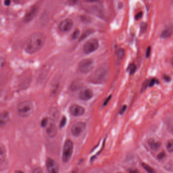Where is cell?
Here are the masks:
<instances>
[{"mask_svg": "<svg viewBox=\"0 0 173 173\" xmlns=\"http://www.w3.org/2000/svg\"><path fill=\"white\" fill-rule=\"evenodd\" d=\"M46 36L42 32L33 33L28 38L24 44V49L28 54H34L44 46Z\"/></svg>", "mask_w": 173, "mask_h": 173, "instance_id": "obj_1", "label": "cell"}, {"mask_svg": "<svg viewBox=\"0 0 173 173\" xmlns=\"http://www.w3.org/2000/svg\"><path fill=\"white\" fill-rule=\"evenodd\" d=\"M109 76V70L106 67H101L88 78V81L94 84H102L106 82Z\"/></svg>", "mask_w": 173, "mask_h": 173, "instance_id": "obj_2", "label": "cell"}, {"mask_svg": "<svg viewBox=\"0 0 173 173\" xmlns=\"http://www.w3.org/2000/svg\"><path fill=\"white\" fill-rule=\"evenodd\" d=\"M33 103L31 101H24L18 104L17 111L19 116L25 118L32 115L33 111Z\"/></svg>", "mask_w": 173, "mask_h": 173, "instance_id": "obj_3", "label": "cell"}, {"mask_svg": "<svg viewBox=\"0 0 173 173\" xmlns=\"http://www.w3.org/2000/svg\"><path fill=\"white\" fill-rule=\"evenodd\" d=\"M74 149V144L71 140H66L64 144L63 148V156L62 159L65 163L68 162L71 159Z\"/></svg>", "mask_w": 173, "mask_h": 173, "instance_id": "obj_4", "label": "cell"}, {"mask_svg": "<svg viewBox=\"0 0 173 173\" xmlns=\"http://www.w3.org/2000/svg\"><path fill=\"white\" fill-rule=\"evenodd\" d=\"M94 67V63L93 60L86 58L82 60L80 62L78 65V69L80 73L86 74L92 71Z\"/></svg>", "mask_w": 173, "mask_h": 173, "instance_id": "obj_5", "label": "cell"}, {"mask_svg": "<svg viewBox=\"0 0 173 173\" xmlns=\"http://www.w3.org/2000/svg\"><path fill=\"white\" fill-rule=\"evenodd\" d=\"M98 48V41L97 39H92L88 41L84 45V52L85 54H89L96 51Z\"/></svg>", "mask_w": 173, "mask_h": 173, "instance_id": "obj_6", "label": "cell"}, {"mask_svg": "<svg viewBox=\"0 0 173 173\" xmlns=\"http://www.w3.org/2000/svg\"><path fill=\"white\" fill-rule=\"evenodd\" d=\"M86 128V124L83 122H79L75 123L71 127V132L73 136L78 137L80 136Z\"/></svg>", "mask_w": 173, "mask_h": 173, "instance_id": "obj_7", "label": "cell"}, {"mask_svg": "<svg viewBox=\"0 0 173 173\" xmlns=\"http://www.w3.org/2000/svg\"><path fill=\"white\" fill-rule=\"evenodd\" d=\"M46 167L48 173H59L58 163L51 158H48L46 162Z\"/></svg>", "mask_w": 173, "mask_h": 173, "instance_id": "obj_8", "label": "cell"}, {"mask_svg": "<svg viewBox=\"0 0 173 173\" xmlns=\"http://www.w3.org/2000/svg\"><path fill=\"white\" fill-rule=\"evenodd\" d=\"M46 128L47 135L50 138H53L57 134V128L53 119H50Z\"/></svg>", "mask_w": 173, "mask_h": 173, "instance_id": "obj_9", "label": "cell"}, {"mask_svg": "<svg viewBox=\"0 0 173 173\" xmlns=\"http://www.w3.org/2000/svg\"><path fill=\"white\" fill-rule=\"evenodd\" d=\"M69 111L73 116H79L83 115L85 112V110L82 106L78 104H73L70 107Z\"/></svg>", "mask_w": 173, "mask_h": 173, "instance_id": "obj_10", "label": "cell"}, {"mask_svg": "<svg viewBox=\"0 0 173 173\" xmlns=\"http://www.w3.org/2000/svg\"><path fill=\"white\" fill-rule=\"evenodd\" d=\"M94 93L92 90L89 88H86L81 90L79 93V98L84 101H87L92 98Z\"/></svg>", "mask_w": 173, "mask_h": 173, "instance_id": "obj_11", "label": "cell"}, {"mask_svg": "<svg viewBox=\"0 0 173 173\" xmlns=\"http://www.w3.org/2000/svg\"><path fill=\"white\" fill-rule=\"evenodd\" d=\"M73 27V21L71 19H67L60 24L59 29L63 32H68L71 31Z\"/></svg>", "mask_w": 173, "mask_h": 173, "instance_id": "obj_12", "label": "cell"}, {"mask_svg": "<svg viewBox=\"0 0 173 173\" xmlns=\"http://www.w3.org/2000/svg\"><path fill=\"white\" fill-rule=\"evenodd\" d=\"M10 119L8 112L4 111L0 114V127H4L8 124Z\"/></svg>", "mask_w": 173, "mask_h": 173, "instance_id": "obj_13", "label": "cell"}, {"mask_svg": "<svg viewBox=\"0 0 173 173\" xmlns=\"http://www.w3.org/2000/svg\"><path fill=\"white\" fill-rule=\"evenodd\" d=\"M148 146L152 150H157L161 146V142L154 139H150L148 141Z\"/></svg>", "mask_w": 173, "mask_h": 173, "instance_id": "obj_14", "label": "cell"}, {"mask_svg": "<svg viewBox=\"0 0 173 173\" xmlns=\"http://www.w3.org/2000/svg\"><path fill=\"white\" fill-rule=\"evenodd\" d=\"M37 11V9L36 7H33L31 9V10L27 13L25 16V21L26 22H29L31 21L34 17L36 14Z\"/></svg>", "mask_w": 173, "mask_h": 173, "instance_id": "obj_15", "label": "cell"}, {"mask_svg": "<svg viewBox=\"0 0 173 173\" xmlns=\"http://www.w3.org/2000/svg\"><path fill=\"white\" fill-rule=\"evenodd\" d=\"M6 158V149L3 144H0V166L5 162Z\"/></svg>", "mask_w": 173, "mask_h": 173, "instance_id": "obj_16", "label": "cell"}, {"mask_svg": "<svg viewBox=\"0 0 173 173\" xmlns=\"http://www.w3.org/2000/svg\"><path fill=\"white\" fill-rule=\"evenodd\" d=\"M82 83L79 80H76L75 82H72L71 84V88L72 91H76L79 90L81 88Z\"/></svg>", "mask_w": 173, "mask_h": 173, "instance_id": "obj_17", "label": "cell"}, {"mask_svg": "<svg viewBox=\"0 0 173 173\" xmlns=\"http://www.w3.org/2000/svg\"><path fill=\"white\" fill-rule=\"evenodd\" d=\"M172 31L170 28L165 29L162 31L161 33V37L162 39H168L169 37H170L172 35Z\"/></svg>", "mask_w": 173, "mask_h": 173, "instance_id": "obj_18", "label": "cell"}, {"mask_svg": "<svg viewBox=\"0 0 173 173\" xmlns=\"http://www.w3.org/2000/svg\"><path fill=\"white\" fill-rule=\"evenodd\" d=\"M116 56L119 59H123L125 55V50L123 49L119 48L116 52Z\"/></svg>", "mask_w": 173, "mask_h": 173, "instance_id": "obj_19", "label": "cell"}, {"mask_svg": "<svg viewBox=\"0 0 173 173\" xmlns=\"http://www.w3.org/2000/svg\"><path fill=\"white\" fill-rule=\"evenodd\" d=\"M142 166L148 173H156L155 170L146 163H142Z\"/></svg>", "mask_w": 173, "mask_h": 173, "instance_id": "obj_20", "label": "cell"}, {"mask_svg": "<svg viewBox=\"0 0 173 173\" xmlns=\"http://www.w3.org/2000/svg\"><path fill=\"white\" fill-rule=\"evenodd\" d=\"M166 148L168 152H173V139H170L168 140L167 142Z\"/></svg>", "mask_w": 173, "mask_h": 173, "instance_id": "obj_21", "label": "cell"}, {"mask_svg": "<svg viewBox=\"0 0 173 173\" xmlns=\"http://www.w3.org/2000/svg\"><path fill=\"white\" fill-rule=\"evenodd\" d=\"M136 66L134 63H131L129 65L127 71H129L130 75L134 74L136 71Z\"/></svg>", "mask_w": 173, "mask_h": 173, "instance_id": "obj_22", "label": "cell"}, {"mask_svg": "<svg viewBox=\"0 0 173 173\" xmlns=\"http://www.w3.org/2000/svg\"><path fill=\"white\" fill-rule=\"evenodd\" d=\"M92 32H93V31L92 30H87V31H85L84 32L83 34L82 35V36L80 37V41L83 40L84 39H85L86 37L89 36V35H91Z\"/></svg>", "mask_w": 173, "mask_h": 173, "instance_id": "obj_23", "label": "cell"}, {"mask_svg": "<svg viewBox=\"0 0 173 173\" xmlns=\"http://www.w3.org/2000/svg\"><path fill=\"white\" fill-rule=\"evenodd\" d=\"M50 120V118H44L41 121V125L43 128H46V126H47L48 123Z\"/></svg>", "mask_w": 173, "mask_h": 173, "instance_id": "obj_24", "label": "cell"}, {"mask_svg": "<svg viewBox=\"0 0 173 173\" xmlns=\"http://www.w3.org/2000/svg\"><path fill=\"white\" fill-rule=\"evenodd\" d=\"M149 80H146L145 81H144V83L143 84L142 87L141 88V92H144L146 89H147V87L149 86Z\"/></svg>", "mask_w": 173, "mask_h": 173, "instance_id": "obj_25", "label": "cell"}, {"mask_svg": "<svg viewBox=\"0 0 173 173\" xmlns=\"http://www.w3.org/2000/svg\"><path fill=\"white\" fill-rule=\"evenodd\" d=\"M146 28H147V24L144 22L142 23L141 26H140V33L142 34L144 33L146 30Z\"/></svg>", "mask_w": 173, "mask_h": 173, "instance_id": "obj_26", "label": "cell"}, {"mask_svg": "<svg viewBox=\"0 0 173 173\" xmlns=\"http://www.w3.org/2000/svg\"><path fill=\"white\" fill-rule=\"evenodd\" d=\"M80 0H67V3L69 5L75 6L78 4Z\"/></svg>", "mask_w": 173, "mask_h": 173, "instance_id": "obj_27", "label": "cell"}, {"mask_svg": "<svg viewBox=\"0 0 173 173\" xmlns=\"http://www.w3.org/2000/svg\"><path fill=\"white\" fill-rule=\"evenodd\" d=\"M79 35H80V31L78 29H76L74 31V32L72 33V35H71V37H72V39L75 40V39L78 38Z\"/></svg>", "mask_w": 173, "mask_h": 173, "instance_id": "obj_28", "label": "cell"}, {"mask_svg": "<svg viewBox=\"0 0 173 173\" xmlns=\"http://www.w3.org/2000/svg\"><path fill=\"white\" fill-rule=\"evenodd\" d=\"M67 122V119L65 116H63V118H62V119H61V122H60V127L62 128H63L64 126L66 125Z\"/></svg>", "mask_w": 173, "mask_h": 173, "instance_id": "obj_29", "label": "cell"}, {"mask_svg": "<svg viewBox=\"0 0 173 173\" xmlns=\"http://www.w3.org/2000/svg\"><path fill=\"white\" fill-rule=\"evenodd\" d=\"M157 157H158V159H159V160H162L166 157V154L164 152H161L158 154V155Z\"/></svg>", "mask_w": 173, "mask_h": 173, "instance_id": "obj_30", "label": "cell"}, {"mask_svg": "<svg viewBox=\"0 0 173 173\" xmlns=\"http://www.w3.org/2000/svg\"><path fill=\"white\" fill-rule=\"evenodd\" d=\"M158 80L155 79H152L149 82V86L150 87H152V86H154L155 84L158 83Z\"/></svg>", "mask_w": 173, "mask_h": 173, "instance_id": "obj_31", "label": "cell"}, {"mask_svg": "<svg viewBox=\"0 0 173 173\" xmlns=\"http://www.w3.org/2000/svg\"><path fill=\"white\" fill-rule=\"evenodd\" d=\"M32 173H43L42 169L40 168H36L33 170Z\"/></svg>", "mask_w": 173, "mask_h": 173, "instance_id": "obj_32", "label": "cell"}, {"mask_svg": "<svg viewBox=\"0 0 173 173\" xmlns=\"http://www.w3.org/2000/svg\"><path fill=\"white\" fill-rule=\"evenodd\" d=\"M151 54V47H148V48L146 50V56L147 58L150 57Z\"/></svg>", "mask_w": 173, "mask_h": 173, "instance_id": "obj_33", "label": "cell"}, {"mask_svg": "<svg viewBox=\"0 0 173 173\" xmlns=\"http://www.w3.org/2000/svg\"><path fill=\"white\" fill-rule=\"evenodd\" d=\"M126 110H127V106L125 105H123V106H122L121 110H120L119 114H121V115H123V114H124V112L126 111Z\"/></svg>", "mask_w": 173, "mask_h": 173, "instance_id": "obj_34", "label": "cell"}, {"mask_svg": "<svg viewBox=\"0 0 173 173\" xmlns=\"http://www.w3.org/2000/svg\"><path fill=\"white\" fill-rule=\"evenodd\" d=\"M163 79H164L167 82H170L171 80V78L170 76H169L168 75H165V76H163Z\"/></svg>", "mask_w": 173, "mask_h": 173, "instance_id": "obj_35", "label": "cell"}, {"mask_svg": "<svg viewBox=\"0 0 173 173\" xmlns=\"http://www.w3.org/2000/svg\"><path fill=\"white\" fill-rule=\"evenodd\" d=\"M111 98V95H110L109 96H108V97H107L106 99H105V100L104 102V103H103L104 106H105V105H106L107 104H108V103L109 102V101H110V100Z\"/></svg>", "mask_w": 173, "mask_h": 173, "instance_id": "obj_36", "label": "cell"}, {"mask_svg": "<svg viewBox=\"0 0 173 173\" xmlns=\"http://www.w3.org/2000/svg\"><path fill=\"white\" fill-rule=\"evenodd\" d=\"M142 12L139 13H138V14L136 15V16H135V19H136V20H137L140 19V18H141L142 17Z\"/></svg>", "mask_w": 173, "mask_h": 173, "instance_id": "obj_37", "label": "cell"}, {"mask_svg": "<svg viewBox=\"0 0 173 173\" xmlns=\"http://www.w3.org/2000/svg\"><path fill=\"white\" fill-rule=\"evenodd\" d=\"M129 173H139L138 171L136 169H131L129 170Z\"/></svg>", "mask_w": 173, "mask_h": 173, "instance_id": "obj_38", "label": "cell"}, {"mask_svg": "<svg viewBox=\"0 0 173 173\" xmlns=\"http://www.w3.org/2000/svg\"><path fill=\"white\" fill-rule=\"evenodd\" d=\"M4 3L6 6H9L11 3V0H5Z\"/></svg>", "mask_w": 173, "mask_h": 173, "instance_id": "obj_39", "label": "cell"}, {"mask_svg": "<svg viewBox=\"0 0 173 173\" xmlns=\"http://www.w3.org/2000/svg\"><path fill=\"white\" fill-rule=\"evenodd\" d=\"M98 0H84V1L87 2H89V3H91V2H95L98 1Z\"/></svg>", "mask_w": 173, "mask_h": 173, "instance_id": "obj_40", "label": "cell"}, {"mask_svg": "<svg viewBox=\"0 0 173 173\" xmlns=\"http://www.w3.org/2000/svg\"><path fill=\"white\" fill-rule=\"evenodd\" d=\"M15 173H24V172H22L20 170H17L16 171H15Z\"/></svg>", "mask_w": 173, "mask_h": 173, "instance_id": "obj_41", "label": "cell"}, {"mask_svg": "<svg viewBox=\"0 0 173 173\" xmlns=\"http://www.w3.org/2000/svg\"><path fill=\"white\" fill-rule=\"evenodd\" d=\"M77 172H78V170L76 169V170H74V171L71 173H77Z\"/></svg>", "mask_w": 173, "mask_h": 173, "instance_id": "obj_42", "label": "cell"}, {"mask_svg": "<svg viewBox=\"0 0 173 173\" xmlns=\"http://www.w3.org/2000/svg\"><path fill=\"white\" fill-rule=\"evenodd\" d=\"M123 173V172H117V173Z\"/></svg>", "mask_w": 173, "mask_h": 173, "instance_id": "obj_43", "label": "cell"}]
</instances>
